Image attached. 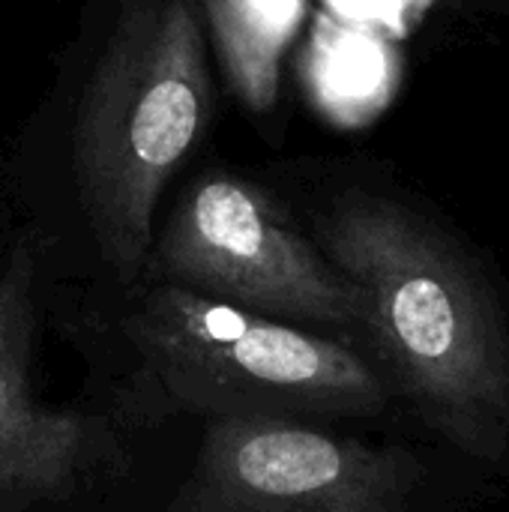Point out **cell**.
I'll use <instances>...</instances> for the list:
<instances>
[{"label":"cell","instance_id":"ba28073f","mask_svg":"<svg viewBox=\"0 0 509 512\" xmlns=\"http://www.w3.org/2000/svg\"><path fill=\"white\" fill-rule=\"evenodd\" d=\"M438 0H324L330 18L348 27L381 30L393 36L411 33Z\"/></svg>","mask_w":509,"mask_h":512},{"label":"cell","instance_id":"7a4b0ae2","mask_svg":"<svg viewBox=\"0 0 509 512\" xmlns=\"http://www.w3.org/2000/svg\"><path fill=\"white\" fill-rule=\"evenodd\" d=\"M123 330L144 393L207 420H378L399 399L357 345L159 282Z\"/></svg>","mask_w":509,"mask_h":512},{"label":"cell","instance_id":"277c9868","mask_svg":"<svg viewBox=\"0 0 509 512\" xmlns=\"http://www.w3.org/2000/svg\"><path fill=\"white\" fill-rule=\"evenodd\" d=\"M147 264L159 282L366 351L363 291L249 180L201 177L162 228Z\"/></svg>","mask_w":509,"mask_h":512},{"label":"cell","instance_id":"8992f818","mask_svg":"<svg viewBox=\"0 0 509 512\" xmlns=\"http://www.w3.org/2000/svg\"><path fill=\"white\" fill-rule=\"evenodd\" d=\"M30 345L33 255L18 246L0 273V492L57 501L72 495L93 453V426L33 399Z\"/></svg>","mask_w":509,"mask_h":512},{"label":"cell","instance_id":"5b68a950","mask_svg":"<svg viewBox=\"0 0 509 512\" xmlns=\"http://www.w3.org/2000/svg\"><path fill=\"white\" fill-rule=\"evenodd\" d=\"M426 462L309 420H207L168 512H423Z\"/></svg>","mask_w":509,"mask_h":512},{"label":"cell","instance_id":"52a82bcc","mask_svg":"<svg viewBox=\"0 0 509 512\" xmlns=\"http://www.w3.org/2000/svg\"><path fill=\"white\" fill-rule=\"evenodd\" d=\"M225 72L252 111H267L279 93L285 45L303 21L306 0H204Z\"/></svg>","mask_w":509,"mask_h":512},{"label":"cell","instance_id":"3957f363","mask_svg":"<svg viewBox=\"0 0 509 512\" xmlns=\"http://www.w3.org/2000/svg\"><path fill=\"white\" fill-rule=\"evenodd\" d=\"M207 99L201 24L189 0H129L75 132L81 198L123 285L147 267L159 195L198 144Z\"/></svg>","mask_w":509,"mask_h":512},{"label":"cell","instance_id":"6da1fadb","mask_svg":"<svg viewBox=\"0 0 509 512\" xmlns=\"http://www.w3.org/2000/svg\"><path fill=\"white\" fill-rule=\"evenodd\" d=\"M318 249L369 309L366 351L399 402L468 468L509 480V288L456 231L375 192H348Z\"/></svg>","mask_w":509,"mask_h":512}]
</instances>
